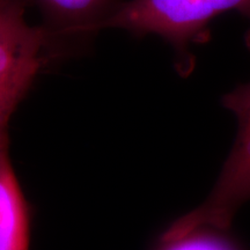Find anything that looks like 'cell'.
Returning <instances> with one entry per match:
<instances>
[{"instance_id":"obj_4","label":"cell","mask_w":250,"mask_h":250,"mask_svg":"<svg viewBox=\"0 0 250 250\" xmlns=\"http://www.w3.org/2000/svg\"><path fill=\"white\" fill-rule=\"evenodd\" d=\"M42 17L49 55L83 44L104 29L123 0H22Z\"/></svg>"},{"instance_id":"obj_3","label":"cell","mask_w":250,"mask_h":250,"mask_svg":"<svg viewBox=\"0 0 250 250\" xmlns=\"http://www.w3.org/2000/svg\"><path fill=\"white\" fill-rule=\"evenodd\" d=\"M22 0H0V137L45 62L48 37L27 21Z\"/></svg>"},{"instance_id":"obj_6","label":"cell","mask_w":250,"mask_h":250,"mask_svg":"<svg viewBox=\"0 0 250 250\" xmlns=\"http://www.w3.org/2000/svg\"><path fill=\"white\" fill-rule=\"evenodd\" d=\"M152 250H243L227 230L198 228L180 239L156 240Z\"/></svg>"},{"instance_id":"obj_5","label":"cell","mask_w":250,"mask_h":250,"mask_svg":"<svg viewBox=\"0 0 250 250\" xmlns=\"http://www.w3.org/2000/svg\"><path fill=\"white\" fill-rule=\"evenodd\" d=\"M31 208L9 155V134L0 137V250H29Z\"/></svg>"},{"instance_id":"obj_2","label":"cell","mask_w":250,"mask_h":250,"mask_svg":"<svg viewBox=\"0 0 250 250\" xmlns=\"http://www.w3.org/2000/svg\"><path fill=\"white\" fill-rule=\"evenodd\" d=\"M221 104L237 120L230 153L208 199L166 228L160 240L180 239L198 228L228 230L240 206L250 201V83L225 94Z\"/></svg>"},{"instance_id":"obj_1","label":"cell","mask_w":250,"mask_h":250,"mask_svg":"<svg viewBox=\"0 0 250 250\" xmlns=\"http://www.w3.org/2000/svg\"><path fill=\"white\" fill-rule=\"evenodd\" d=\"M232 11L249 21L245 41L250 50V0H127L121 2L104 28L162 37L173 46L179 73L187 77L195 66L191 46L208 41V24L214 18Z\"/></svg>"}]
</instances>
